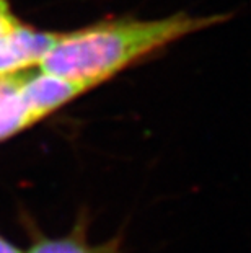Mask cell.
<instances>
[{"label":"cell","mask_w":251,"mask_h":253,"mask_svg":"<svg viewBox=\"0 0 251 253\" xmlns=\"http://www.w3.org/2000/svg\"><path fill=\"white\" fill-rule=\"evenodd\" d=\"M93 87L95 85L83 80H73L41 71L39 74L26 72L20 91L31 113V118L36 123Z\"/></svg>","instance_id":"2"},{"label":"cell","mask_w":251,"mask_h":253,"mask_svg":"<svg viewBox=\"0 0 251 253\" xmlns=\"http://www.w3.org/2000/svg\"><path fill=\"white\" fill-rule=\"evenodd\" d=\"M18 25L20 21L12 13L8 0H0V41L5 40Z\"/></svg>","instance_id":"6"},{"label":"cell","mask_w":251,"mask_h":253,"mask_svg":"<svg viewBox=\"0 0 251 253\" xmlns=\"http://www.w3.org/2000/svg\"><path fill=\"white\" fill-rule=\"evenodd\" d=\"M26 72L28 71L25 69V71L0 75V113H2V108L5 101L8 100V96L21 87V84H23V80L26 77Z\"/></svg>","instance_id":"5"},{"label":"cell","mask_w":251,"mask_h":253,"mask_svg":"<svg viewBox=\"0 0 251 253\" xmlns=\"http://www.w3.org/2000/svg\"><path fill=\"white\" fill-rule=\"evenodd\" d=\"M220 20L223 17H189L179 13L150 21H105L59 35L39 66L44 72L83 80L97 87L137 59Z\"/></svg>","instance_id":"1"},{"label":"cell","mask_w":251,"mask_h":253,"mask_svg":"<svg viewBox=\"0 0 251 253\" xmlns=\"http://www.w3.org/2000/svg\"><path fill=\"white\" fill-rule=\"evenodd\" d=\"M57 38L56 33L38 31L20 23L0 41V75L25 71L33 64H39Z\"/></svg>","instance_id":"3"},{"label":"cell","mask_w":251,"mask_h":253,"mask_svg":"<svg viewBox=\"0 0 251 253\" xmlns=\"http://www.w3.org/2000/svg\"><path fill=\"white\" fill-rule=\"evenodd\" d=\"M28 253H119V244L114 240L109 244L92 245L85 240L82 234L75 232L59 239L41 237L38 242H35Z\"/></svg>","instance_id":"4"},{"label":"cell","mask_w":251,"mask_h":253,"mask_svg":"<svg viewBox=\"0 0 251 253\" xmlns=\"http://www.w3.org/2000/svg\"><path fill=\"white\" fill-rule=\"evenodd\" d=\"M0 253H23L20 249H17L13 244H10L7 239L0 235Z\"/></svg>","instance_id":"7"}]
</instances>
